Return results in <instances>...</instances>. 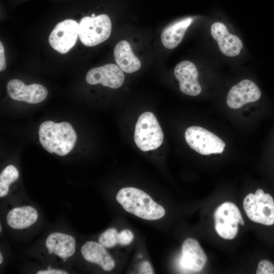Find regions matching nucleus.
Returning <instances> with one entry per match:
<instances>
[{
	"instance_id": "f257e3e1",
	"label": "nucleus",
	"mask_w": 274,
	"mask_h": 274,
	"mask_svg": "<svg viewBox=\"0 0 274 274\" xmlns=\"http://www.w3.org/2000/svg\"><path fill=\"white\" fill-rule=\"evenodd\" d=\"M39 135L43 147L49 153L59 156L67 154L73 149L77 140L74 129L67 122L45 121L40 126Z\"/></svg>"
},
{
	"instance_id": "f03ea898",
	"label": "nucleus",
	"mask_w": 274,
	"mask_h": 274,
	"mask_svg": "<svg viewBox=\"0 0 274 274\" xmlns=\"http://www.w3.org/2000/svg\"><path fill=\"white\" fill-rule=\"evenodd\" d=\"M116 198L126 211L143 219L156 220L165 214L163 207L144 191L134 187L122 188Z\"/></svg>"
},
{
	"instance_id": "7ed1b4c3",
	"label": "nucleus",
	"mask_w": 274,
	"mask_h": 274,
	"mask_svg": "<svg viewBox=\"0 0 274 274\" xmlns=\"http://www.w3.org/2000/svg\"><path fill=\"white\" fill-rule=\"evenodd\" d=\"M163 138L161 128L152 113L146 112L140 115L135 124L134 140L141 150L157 149L162 144Z\"/></svg>"
},
{
	"instance_id": "20e7f679",
	"label": "nucleus",
	"mask_w": 274,
	"mask_h": 274,
	"mask_svg": "<svg viewBox=\"0 0 274 274\" xmlns=\"http://www.w3.org/2000/svg\"><path fill=\"white\" fill-rule=\"evenodd\" d=\"M243 207L252 221L265 225L274 224V200L268 193L258 189L255 193H249L243 200Z\"/></svg>"
},
{
	"instance_id": "39448f33",
	"label": "nucleus",
	"mask_w": 274,
	"mask_h": 274,
	"mask_svg": "<svg viewBox=\"0 0 274 274\" xmlns=\"http://www.w3.org/2000/svg\"><path fill=\"white\" fill-rule=\"evenodd\" d=\"M79 37L85 46H96L110 37L112 31V23L106 14L95 17H83L79 24Z\"/></svg>"
},
{
	"instance_id": "423d86ee",
	"label": "nucleus",
	"mask_w": 274,
	"mask_h": 274,
	"mask_svg": "<svg viewBox=\"0 0 274 274\" xmlns=\"http://www.w3.org/2000/svg\"><path fill=\"white\" fill-rule=\"evenodd\" d=\"M214 227L218 235L226 239H232L236 236L239 224L244 220L237 207L227 201L219 206L214 213Z\"/></svg>"
},
{
	"instance_id": "0eeeda50",
	"label": "nucleus",
	"mask_w": 274,
	"mask_h": 274,
	"mask_svg": "<svg viewBox=\"0 0 274 274\" xmlns=\"http://www.w3.org/2000/svg\"><path fill=\"white\" fill-rule=\"evenodd\" d=\"M185 139L191 149L204 155L221 153L226 146L214 133L197 126L189 127L185 131Z\"/></svg>"
},
{
	"instance_id": "6e6552de",
	"label": "nucleus",
	"mask_w": 274,
	"mask_h": 274,
	"mask_svg": "<svg viewBox=\"0 0 274 274\" xmlns=\"http://www.w3.org/2000/svg\"><path fill=\"white\" fill-rule=\"evenodd\" d=\"M79 27L78 23L71 19L57 23L49 36V44L61 54L67 53L76 43Z\"/></svg>"
},
{
	"instance_id": "1a4fd4ad",
	"label": "nucleus",
	"mask_w": 274,
	"mask_h": 274,
	"mask_svg": "<svg viewBox=\"0 0 274 274\" xmlns=\"http://www.w3.org/2000/svg\"><path fill=\"white\" fill-rule=\"evenodd\" d=\"M7 92L12 99L29 104H38L46 99L48 90L40 84L26 85L19 79H12L7 84Z\"/></svg>"
},
{
	"instance_id": "9d476101",
	"label": "nucleus",
	"mask_w": 274,
	"mask_h": 274,
	"mask_svg": "<svg viewBox=\"0 0 274 274\" xmlns=\"http://www.w3.org/2000/svg\"><path fill=\"white\" fill-rule=\"evenodd\" d=\"M122 70L117 65L108 63L90 70L86 76V82L91 85L100 84L111 88L120 87L124 81Z\"/></svg>"
},
{
	"instance_id": "9b49d317",
	"label": "nucleus",
	"mask_w": 274,
	"mask_h": 274,
	"mask_svg": "<svg viewBox=\"0 0 274 274\" xmlns=\"http://www.w3.org/2000/svg\"><path fill=\"white\" fill-rule=\"evenodd\" d=\"M261 95V91L255 83L245 79L231 88L227 95L226 103L230 108L237 109L246 104L257 101Z\"/></svg>"
},
{
	"instance_id": "f8f14e48",
	"label": "nucleus",
	"mask_w": 274,
	"mask_h": 274,
	"mask_svg": "<svg viewBox=\"0 0 274 274\" xmlns=\"http://www.w3.org/2000/svg\"><path fill=\"white\" fill-rule=\"evenodd\" d=\"M174 74L179 81L181 91L190 96H197L201 91L198 81V73L195 64L188 60L179 62L176 66Z\"/></svg>"
},
{
	"instance_id": "ddd939ff",
	"label": "nucleus",
	"mask_w": 274,
	"mask_h": 274,
	"mask_svg": "<svg viewBox=\"0 0 274 274\" xmlns=\"http://www.w3.org/2000/svg\"><path fill=\"white\" fill-rule=\"evenodd\" d=\"M207 262V255L199 243L192 238L186 239L182 246L181 267L191 271L199 272Z\"/></svg>"
},
{
	"instance_id": "4468645a",
	"label": "nucleus",
	"mask_w": 274,
	"mask_h": 274,
	"mask_svg": "<svg viewBox=\"0 0 274 274\" xmlns=\"http://www.w3.org/2000/svg\"><path fill=\"white\" fill-rule=\"evenodd\" d=\"M211 32L223 54L229 57L239 54L243 47L242 41L237 36L230 33L223 23L219 22L213 23Z\"/></svg>"
},
{
	"instance_id": "2eb2a0df",
	"label": "nucleus",
	"mask_w": 274,
	"mask_h": 274,
	"mask_svg": "<svg viewBox=\"0 0 274 274\" xmlns=\"http://www.w3.org/2000/svg\"><path fill=\"white\" fill-rule=\"evenodd\" d=\"M81 252L85 260L99 265L105 271H110L115 267L114 260L99 243L87 241L82 246Z\"/></svg>"
},
{
	"instance_id": "dca6fc26",
	"label": "nucleus",
	"mask_w": 274,
	"mask_h": 274,
	"mask_svg": "<svg viewBox=\"0 0 274 274\" xmlns=\"http://www.w3.org/2000/svg\"><path fill=\"white\" fill-rule=\"evenodd\" d=\"M46 246L49 254L54 253L61 258L66 259L75 252L76 241L72 235L55 232L47 237Z\"/></svg>"
},
{
	"instance_id": "f3484780",
	"label": "nucleus",
	"mask_w": 274,
	"mask_h": 274,
	"mask_svg": "<svg viewBox=\"0 0 274 274\" xmlns=\"http://www.w3.org/2000/svg\"><path fill=\"white\" fill-rule=\"evenodd\" d=\"M114 56L117 65L125 73H132L141 68V61L133 54L129 44L125 40L120 41L116 45Z\"/></svg>"
},
{
	"instance_id": "a211bd4d",
	"label": "nucleus",
	"mask_w": 274,
	"mask_h": 274,
	"mask_svg": "<svg viewBox=\"0 0 274 274\" xmlns=\"http://www.w3.org/2000/svg\"><path fill=\"white\" fill-rule=\"evenodd\" d=\"M192 21V18H186L166 27L163 30L161 36L163 45L168 49L177 47L182 41L187 29Z\"/></svg>"
},
{
	"instance_id": "6ab92c4d",
	"label": "nucleus",
	"mask_w": 274,
	"mask_h": 274,
	"mask_svg": "<svg viewBox=\"0 0 274 274\" xmlns=\"http://www.w3.org/2000/svg\"><path fill=\"white\" fill-rule=\"evenodd\" d=\"M38 214L36 210L30 206L15 208L11 210L7 216L9 226L14 229L27 228L37 220Z\"/></svg>"
},
{
	"instance_id": "aec40b11",
	"label": "nucleus",
	"mask_w": 274,
	"mask_h": 274,
	"mask_svg": "<svg viewBox=\"0 0 274 274\" xmlns=\"http://www.w3.org/2000/svg\"><path fill=\"white\" fill-rule=\"evenodd\" d=\"M19 177L17 168L13 165L7 166L0 175V196H6L9 189L10 185L15 182Z\"/></svg>"
},
{
	"instance_id": "412c9836",
	"label": "nucleus",
	"mask_w": 274,
	"mask_h": 274,
	"mask_svg": "<svg viewBox=\"0 0 274 274\" xmlns=\"http://www.w3.org/2000/svg\"><path fill=\"white\" fill-rule=\"evenodd\" d=\"M118 232L116 229L109 228L100 235L98 243L105 248H113L118 244Z\"/></svg>"
},
{
	"instance_id": "4be33fe9",
	"label": "nucleus",
	"mask_w": 274,
	"mask_h": 274,
	"mask_svg": "<svg viewBox=\"0 0 274 274\" xmlns=\"http://www.w3.org/2000/svg\"><path fill=\"white\" fill-rule=\"evenodd\" d=\"M256 273L274 274V265L267 260H262L258 264Z\"/></svg>"
},
{
	"instance_id": "5701e85b",
	"label": "nucleus",
	"mask_w": 274,
	"mask_h": 274,
	"mask_svg": "<svg viewBox=\"0 0 274 274\" xmlns=\"http://www.w3.org/2000/svg\"><path fill=\"white\" fill-rule=\"evenodd\" d=\"M133 233L128 229H124L118 233V244L121 246H126L130 244L133 239Z\"/></svg>"
},
{
	"instance_id": "b1692460",
	"label": "nucleus",
	"mask_w": 274,
	"mask_h": 274,
	"mask_svg": "<svg viewBox=\"0 0 274 274\" xmlns=\"http://www.w3.org/2000/svg\"><path fill=\"white\" fill-rule=\"evenodd\" d=\"M139 271L140 273H154L152 267L148 261H144L141 264Z\"/></svg>"
},
{
	"instance_id": "393cba45",
	"label": "nucleus",
	"mask_w": 274,
	"mask_h": 274,
	"mask_svg": "<svg viewBox=\"0 0 274 274\" xmlns=\"http://www.w3.org/2000/svg\"><path fill=\"white\" fill-rule=\"evenodd\" d=\"M6 67V61L4 49L2 43L0 42V71H3Z\"/></svg>"
},
{
	"instance_id": "a878e982",
	"label": "nucleus",
	"mask_w": 274,
	"mask_h": 274,
	"mask_svg": "<svg viewBox=\"0 0 274 274\" xmlns=\"http://www.w3.org/2000/svg\"><path fill=\"white\" fill-rule=\"evenodd\" d=\"M37 274H66L67 272L61 270L52 269L48 268L47 270H40L37 272Z\"/></svg>"
},
{
	"instance_id": "bb28decb",
	"label": "nucleus",
	"mask_w": 274,
	"mask_h": 274,
	"mask_svg": "<svg viewBox=\"0 0 274 274\" xmlns=\"http://www.w3.org/2000/svg\"><path fill=\"white\" fill-rule=\"evenodd\" d=\"M3 261V257L2 255V253H0V264H2Z\"/></svg>"
},
{
	"instance_id": "cd10ccee",
	"label": "nucleus",
	"mask_w": 274,
	"mask_h": 274,
	"mask_svg": "<svg viewBox=\"0 0 274 274\" xmlns=\"http://www.w3.org/2000/svg\"><path fill=\"white\" fill-rule=\"evenodd\" d=\"M95 15L94 14H92L91 15V17H95Z\"/></svg>"
},
{
	"instance_id": "c85d7f7f",
	"label": "nucleus",
	"mask_w": 274,
	"mask_h": 274,
	"mask_svg": "<svg viewBox=\"0 0 274 274\" xmlns=\"http://www.w3.org/2000/svg\"><path fill=\"white\" fill-rule=\"evenodd\" d=\"M1 231H2V226L1 225L0 226V232H1Z\"/></svg>"
}]
</instances>
